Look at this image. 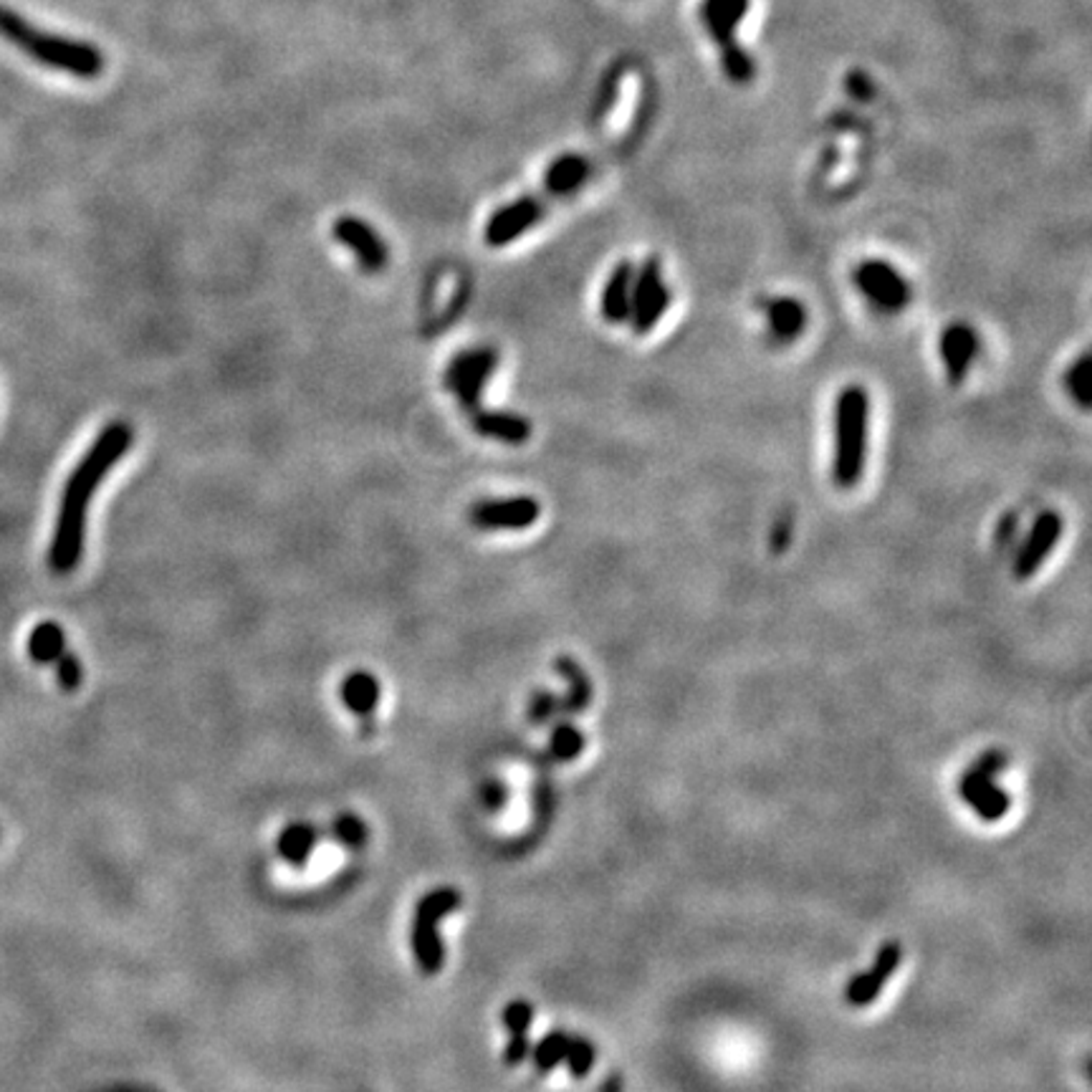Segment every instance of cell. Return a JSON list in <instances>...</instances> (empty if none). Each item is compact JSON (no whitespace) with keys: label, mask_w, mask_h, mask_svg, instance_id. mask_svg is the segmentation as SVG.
<instances>
[{"label":"cell","mask_w":1092,"mask_h":1092,"mask_svg":"<svg viewBox=\"0 0 1092 1092\" xmlns=\"http://www.w3.org/2000/svg\"><path fill=\"white\" fill-rule=\"evenodd\" d=\"M463 903V895L455 888H442L430 890L425 893L415 906V915H412V931H410V946L412 956H415L417 969L425 976L440 974L442 963H446V946L438 933V924L442 918L455 913Z\"/></svg>","instance_id":"cell-6"},{"label":"cell","mask_w":1092,"mask_h":1092,"mask_svg":"<svg viewBox=\"0 0 1092 1092\" xmlns=\"http://www.w3.org/2000/svg\"><path fill=\"white\" fill-rule=\"evenodd\" d=\"M560 713V696L551 693V690H533L529 698V706H526V719L533 726L549 724L554 715Z\"/></svg>","instance_id":"cell-29"},{"label":"cell","mask_w":1092,"mask_h":1092,"mask_svg":"<svg viewBox=\"0 0 1092 1092\" xmlns=\"http://www.w3.org/2000/svg\"><path fill=\"white\" fill-rule=\"evenodd\" d=\"M473 430L483 438L506 442V446H524L531 438L533 428L529 417L508 410H483L478 408L471 415Z\"/></svg>","instance_id":"cell-16"},{"label":"cell","mask_w":1092,"mask_h":1092,"mask_svg":"<svg viewBox=\"0 0 1092 1092\" xmlns=\"http://www.w3.org/2000/svg\"><path fill=\"white\" fill-rule=\"evenodd\" d=\"M542 516V506L533 496H506V499H481L469 508V521L481 531H526Z\"/></svg>","instance_id":"cell-11"},{"label":"cell","mask_w":1092,"mask_h":1092,"mask_svg":"<svg viewBox=\"0 0 1092 1092\" xmlns=\"http://www.w3.org/2000/svg\"><path fill=\"white\" fill-rule=\"evenodd\" d=\"M635 264L630 258L620 260L610 276L605 278L602 294H599V314L610 324H624L630 319V299H633Z\"/></svg>","instance_id":"cell-17"},{"label":"cell","mask_w":1092,"mask_h":1092,"mask_svg":"<svg viewBox=\"0 0 1092 1092\" xmlns=\"http://www.w3.org/2000/svg\"><path fill=\"white\" fill-rule=\"evenodd\" d=\"M594 169H597V160L590 155H582V152H567V155L556 157L546 167L539 190L511 200V203L503 205L485 221V243L491 248L511 246L516 238L537 228L546 212L554 208L560 200L576 196L592 180Z\"/></svg>","instance_id":"cell-2"},{"label":"cell","mask_w":1092,"mask_h":1092,"mask_svg":"<svg viewBox=\"0 0 1092 1092\" xmlns=\"http://www.w3.org/2000/svg\"><path fill=\"white\" fill-rule=\"evenodd\" d=\"M1065 390L1075 400L1079 410H1090L1092 405V364L1090 355H1079L1065 372Z\"/></svg>","instance_id":"cell-24"},{"label":"cell","mask_w":1092,"mask_h":1092,"mask_svg":"<svg viewBox=\"0 0 1092 1092\" xmlns=\"http://www.w3.org/2000/svg\"><path fill=\"white\" fill-rule=\"evenodd\" d=\"M549 751L556 761H574L585 751V736H582V731L572 721H560L551 728Z\"/></svg>","instance_id":"cell-25"},{"label":"cell","mask_w":1092,"mask_h":1092,"mask_svg":"<svg viewBox=\"0 0 1092 1092\" xmlns=\"http://www.w3.org/2000/svg\"><path fill=\"white\" fill-rule=\"evenodd\" d=\"M1062 529H1065V521L1057 511H1042L1031 524L1027 537H1024L1022 546H1019L1011 569H1015L1017 579H1029L1040 572V567L1057 546Z\"/></svg>","instance_id":"cell-13"},{"label":"cell","mask_w":1092,"mask_h":1092,"mask_svg":"<svg viewBox=\"0 0 1092 1092\" xmlns=\"http://www.w3.org/2000/svg\"><path fill=\"white\" fill-rule=\"evenodd\" d=\"M53 665H56V667H53V670H56V681H59L61 688L69 690V693H74V690L82 688V683H84V665H82V660L76 658V655H71L69 651H66Z\"/></svg>","instance_id":"cell-30"},{"label":"cell","mask_w":1092,"mask_h":1092,"mask_svg":"<svg viewBox=\"0 0 1092 1092\" xmlns=\"http://www.w3.org/2000/svg\"><path fill=\"white\" fill-rule=\"evenodd\" d=\"M769 332L779 342H794L806 329V309L794 296H776L767 303Z\"/></svg>","instance_id":"cell-21"},{"label":"cell","mask_w":1092,"mask_h":1092,"mask_svg":"<svg viewBox=\"0 0 1092 1092\" xmlns=\"http://www.w3.org/2000/svg\"><path fill=\"white\" fill-rule=\"evenodd\" d=\"M749 5L751 0H701V8H698L703 28L721 53L724 74L738 87L754 82L756 74L754 59L736 41V30L742 26L744 16L749 14Z\"/></svg>","instance_id":"cell-5"},{"label":"cell","mask_w":1092,"mask_h":1092,"mask_svg":"<svg viewBox=\"0 0 1092 1092\" xmlns=\"http://www.w3.org/2000/svg\"><path fill=\"white\" fill-rule=\"evenodd\" d=\"M870 394L863 385H849L835 403L833 478L840 488H855L867 460Z\"/></svg>","instance_id":"cell-4"},{"label":"cell","mask_w":1092,"mask_h":1092,"mask_svg":"<svg viewBox=\"0 0 1092 1092\" xmlns=\"http://www.w3.org/2000/svg\"><path fill=\"white\" fill-rule=\"evenodd\" d=\"M855 287L872 306L885 314H897L913 299L908 278L883 258H867L855 269Z\"/></svg>","instance_id":"cell-10"},{"label":"cell","mask_w":1092,"mask_h":1092,"mask_svg":"<svg viewBox=\"0 0 1092 1092\" xmlns=\"http://www.w3.org/2000/svg\"><path fill=\"white\" fill-rule=\"evenodd\" d=\"M317 827L309 822H291L281 829L276 840V849L281 855V860H287L289 865L303 867L312 858L314 847H317Z\"/></svg>","instance_id":"cell-22"},{"label":"cell","mask_w":1092,"mask_h":1092,"mask_svg":"<svg viewBox=\"0 0 1092 1092\" xmlns=\"http://www.w3.org/2000/svg\"><path fill=\"white\" fill-rule=\"evenodd\" d=\"M594 1060H597V1054H594L592 1042L585 1040V1037L569 1034L567 1054H564V1062H567V1065H569V1072H572V1077L582 1079V1077L590 1075L592 1067H594Z\"/></svg>","instance_id":"cell-27"},{"label":"cell","mask_w":1092,"mask_h":1092,"mask_svg":"<svg viewBox=\"0 0 1092 1092\" xmlns=\"http://www.w3.org/2000/svg\"><path fill=\"white\" fill-rule=\"evenodd\" d=\"M332 235L355 253L364 273H380L390 264V248L382 235L357 215H339L332 226Z\"/></svg>","instance_id":"cell-12"},{"label":"cell","mask_w":1092,"mask_h":1092,"mask_svg":"<svg viewBox=\"0 0 1092 1092\" xmlns=\"http://www.w3.org/2000/svg\"><path fill=\"white\" fill-rule=\"evenodd\" d=\"M501 1019H503V1027H506L508 1034H511L506 1049H503V1062H506L508 1067H516L531 1054L529 1029L533 1022V1006L529 1004V1001L516 999V1001H511V1004L503 1006Z\"/></svg>","instance_id":"cell-18"},{"label":"cell","mask_w":1092,"mask_h":1092,"mask_svg":"<svg viewBox=\"0 0 1092 1092\" xmlns=\"http://www.w3.org/2000/svg\"><path fill=\"white\" fill-rule=\"evenodd\" d=\"M567 1040H569L567 1031L554 1029V1031H549L546 1037H542V1040L537 1042V1047L531 1049L533 1065H537V1070L542 1072V1075L551 1072L556 1065H560V1062H564V1054H567Z\"/></svg>","instance_id":"cell-26"},{"label":"cell","mask_w":1092,"mask_h":1092,"mask_svg":"<svg viewBox=\"0 0 1092 1092\" xmlns=\"http://www.w3.org/2000/svg\"><path fill=\"white\" fill-rule=\"evenodd\" d=\"M380 696V681L367 670L349 673V676L339 683V698H342L344 706L355 715H360V719H369V715L378 711Z\"/></svg>","instance_id":"cell-20"},{"label":"cell","mask_w":1092,"mask_h":1092,"mask_svg":"<svg viewBox=\"0 0 1092 1092\" xmlns=\"http://www.w3.org/2000/svg\"><path fill=\"white\" fill-rule=\"evenodd\" d=\"M0 39L8 41L18 51L33 59L36 64L61 71V74L96 78L105 74L107 69V56L99 46L36 28L33 23H28L21 14H16V10H10L3 3H0Z\"/></svg>","instance_id":"cell-3"},{"label":"cell","mask_w":1092,"mask_h":1092,"mask_svg":"<svg viewBox=\"0 0 1092 1092\" xmlns=\"http://www.w3.org/2000/svg\"><path fill=\"white\" fill-rule=\"evenodd\" d=\"M620 1090H622V1079L617 1077V1075H612V1077L607 1079V1083L602 1085V1090H599V1092H620Z\"/></svg>","instance_id":"cell-32"},{"label":"cell","mask_w":1092,"mask_h":1092,"mask_svg":"<svg viewBox=\"0 0 1092 1092\" xmlns=\"http://www.w3.org/2000/svg\"><path fill=\"white\" fill-rule=\"evenodd\" d=\"M903 949L897 940H888V943L880 946L875 963L870 971L852 976L845 984V1001L852 1006H867L878 999V994L883 992V984L895 974L901 966Z\"/></svg>","instance_id":"cell-15"},{"label":"cell","mask_w":1092,"mask_h":1092,"mask_svg":"<svg viewBox=\"0 0 1092 1092\" xmlns=\"http://www.w3.org/2000/svg\"><path fill=\"white\" fill-rule=\"evenodd\" d=\"M132 442H135V430L130 423H109L91 442L89 451L71 471V476L66 478L56 526H53L51 546H48V567L56 574H71L82 562L84 544H87L89 503L101 481L109 476V471L130 453Z\"/></svg>","instance_id":"cell-1"},{"label":"cell","mask_w":1092,"mask_h":1092,"mask_svg":"<svg viewBox=\"0 0 1092 1092\" xmlns=\"http://www.w3.org/2000/svg\"><path fill=\"white\" fill-rule=\"evenodd\" d=\"M332 835L339 845H344L349 849H360L364 842H367V824H364L357 815L347 812V815H339L337 819H334Z\"/></svg>","instance_id":"cell-28"},{"label":"cell","mask_w":1092,"mask_h":1092,"mask_svg":"<svg viewBox=\"0 0 1092 1092\" xmlns=\"http://www.w3.org/2000/svg\"><path fill=\"white\" fill-rule=\"evenodd\" d=\"M979 334L966 321H954L940 334V362H943L946 378H949L951 385L966 380L976 357H979Z\"/></svg>","instance_id":"cell-14"},{"label":"cell","mask_w":1092,"mask_h":1092,"mask_svg":"<svg viewBox=\"0 0 1092 1092\" xmlns=\"http://www.w3.org/2000/svg\"><path fill=\"white\" fill-rule=\"evenodd\" d=\"M64 653H66V635H64V630H61V624L51 622V620L36 624L33 633L28 635L30 660L39 665H48V663H56Z\"/></svg>","instance_id":"cell-23"},{"label":"cell","mask_w":1092,"mask_h":1092,"mask_svg":"<svg viewBox=\"0 0 1092 1092\" xmlns=\"http://www.w3.org/2000/svg\"><path fill=\"white\" fill-rule=\"evenodd\" d=\"M481 802L485 810L491 812H501L503 804L508 802V789L503 781L499 779H488L485 784L481 787Z\"/></svg>","instance_id":"cell-31"},{"label":"cell","mask_w":1092,"mask_h":1092,"mask_svg":"<svg viewBox=\"0 0 1092 1092\" xmlns=\"http://www.w3.org/2000/svg\"><path fill=\"white\" fill-rule=\"evenodd\" d=\"M1004 769L1006 754L999 749H992L976 758V764H971L961 776V784H958V794H961L963 802H966L981 819H986V822H997V819L1009 812V794L1001 792V789L994 784V776L1004 772Z\"/></svg>","instance_id":"cell-8"},{"label":"cell","mask_w":1092,"mask_h":1092,"mask_svg":"<svg viewBox=\"0 0 1092 1092\" xmlns=\"http://www.w3.org/2000/svg\"><path fill=\"white\" fill-rule=\"evenodd\" d=\"M554 670L560 673V676L569 685L567 693H564V698H560V711L562 713L587 711L594 698V688H592V678L587 676L585 667L576 663L574 658H569V655H560V658L554 660Z\"/></svg>","instance_id":"cell-19"},{"label":"cell","mask_w":1092,"mask_h":1092,"mask_svg":"<svg viewBox=\"0 0 1092 1092\" xmlns=\"http://www.w3.org/2000/svg\"><path fill=\"white\" fill-rule=\"evenodd\" d=\"M499 360V349L491 347V344H481V347L458 351V355L448 362L446 372H442V387L458 400L463 412L473 415V412L481 408V394L485 385H488V380L494 378Z\"/></svg>","instance_id":"cell-7"},{"label":"cell","mask_w":1092,"mask_h":1092,"mask_svg":"<svg viewBox=\"0 0 1092 1092\" xmlns=\"http://www.w3.org/2000/svg\"><path fill=\"white\" fill-rule=\"evenodd\" d=\"M673 301V291L667 289L663 281V271H660V258L647 256L640 264V269L635 271L633 281V299H630V326L635 334L645 337L651 334L658 321L663 319Z\"/></svg>","instance_id":"cell-9"}]
</instances>
